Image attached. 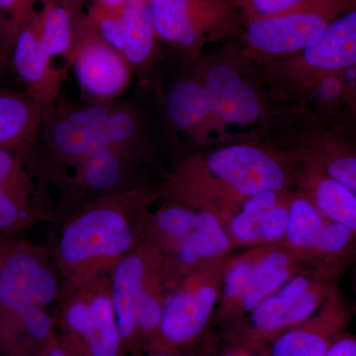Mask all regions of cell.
<instances>
[{
  "label": "cell",
  "mask_w": 356,
  "mask_h": 356,
  "mask_svg": "<svg viewBox=\"0 0 356 356\" xmlns=\"http://www.w3.org/2000/svg\"><path fill=\"white\" fill-rule=\"evenodd\" d=\"M63 290L53 250L17 238L0 268V312L24 307L47 309Z\"/></svg>",
  "instance_id": "obj_8"
},
{
  "label": "cell",
  "mask_w": 356,
  "mask_h": 356,
  "mask_svg": "<svg viewBox=\"0 0 356 356\" xmlns=\"http://www.w3.org/2000/svg\"><path fill=\"white\" fill-rule=\"evenodd\" d=\"M159 189L143 185L96 199L70 211L53 250L63 286H77L109 274L146 236Z\"/></svg>",
  "instance_id": "obj_1"
},
{
  "label": "cell",
  "mask_w": 356,
  "mask_h": 356,
  "mask_svg": "<svg viewBox=\"0 0 356 356\" xmlns=\"http://www.w3.org/2000/svg\"><path fill=\"white\" fill-rule=\"evenodd\" d=\"M159 43L196 57L210 42L238 29L232 0H149Z\"/></svg>",
  "instance_id": "obj_7"
},
{
  "label": "cell",
  "mask_w": 356,
  "mask_h": 356,
  "mask_svg": "<svg viewBox=\"0 0 356 356\" xmlns=\"http://www.w3.org/2000/svg\"><path fill=\"white\" fill-rule=\"evenodd\" d=\"M151 161L130 149L104 145L77 163L60 185L74 210L96 199L147 185L144 170Z\"/></svg>",
  "instance_id": "obj_9"
},
{
  "label": "cell",
  "mask_w": 356,
  "mask_h": 356,
  "mask_svg": "<svg viewBox=\"0 0 356 356\" xmlns=\"http://www.w3.org/2000/svg\"><path fill=\"white\" fill-rule=\"evenodd\" d=\"M327 221L303 192L290 193L289 222L281 245L302 266L309 267L312 254Z\"/></svg>",
  "instance_id": "obj_28"
},
{
  "label": "cell",
  "mask_w": 356,
  "mask_h": 356,
  "mask_svg": "<svg viewBox=\"0 0 356 356\" xmlns=\"http://www.w3.org/2000/svg\"><path fill=\"white\" fill-rule=\"evenodd\" d=\"M42 356H81L65 341H58L55 337L47 346Z\"/></svg>",
  "instance_id": "obj_36"
},
{
  "label": "cell",
  "mask_w": 356,
  "mask_h": 356,
  "mask_svg": "<svg viewBox=\"0 0 356 356\" xmlns=\"http://www.w3.org/2000/svg\"><path fill=\"white\" fill-rule=\"evenodd\" d=\"M286 193L287 191L255 194L243 200L222 220L234 248L261 245V229L264 217Z\"/></svg>",
  "instance_id": "obj_30"
},
{
  "label": "cell",
  "mask_w": 356,
  "mask_h": 356,
  "mask_svg": "<svg viewBox=\"0 0 356 356\" xmlns=\"http://www.w3.org/2000/svg\"><path fill=\"white\" fill-rule=\"evenodd\" d=\"M325 356H356V334L344 332L337 337Z\"/></svg>",
  "instance_id": "obj_35"
},
{
  "label": "cell",
  "mask_w": 356,
  "mask_h": 356,
  "mask_svg": "<svg viewBox=\"0 0 356 356\" xmlns=\"http://www.w3.org/2000/svg\"><path fill=\"white\" fill-rule=\"evenodd\" d=\"M90 0H41L40 34L51 58H62L72 67Z\"/></svg>",
  "instance_id": "obj_18"
},
{
  "label": "cell",
  "mask_w": 356,
  "mask_h": 356,
  "mask_svg": "<svg viewBox=\"0 0 356 356\" xmlns=\"http://www.w3.org/2000/svg\"><path fill=\"white\" fill-rule=\"evenodd\" d=\"M198 76L209 96L218 125H250L261 119L259 95L235 67L220 63L210 65Z\"/></svg>",
  "instance_id": "obj_17"
},
{
  "label": "cell",
  "mask_w": 356,
  "mask_h": 356,
  "mask_svg": "<svg viewBox=\"0 0 356 356\" xmlns=\"http://www.w3.org/2000/svg\"><path fill=\"white\" fill-rule=\"evenodd\" d=\"M116 102V100H115ZM58 102L44 112L28 166L42 188L60 184L72 168L105 145L114 102Z\"/></svg>",
  "instance_id": "obj_3"
},
{
  "label": "cell",
  "mask_w": 356,
  "mask_h": 356,
  "mask_svg": "<svg viewBox=\"0 0 356 356\" xmlns=\"http://www.w3.org/2000/svg\"><path fill=\"white\" fill-rule=\"evenodd\" d=\"M315 271V267H306L295 274L243 321L225 331L227 346H243L264 356L276 337L298 325L299 302L310 287Z\"/></svg>",
  "instance_id": "obj_10"
},
{
  "label": "cell",
  "mask_w": 356,
  "mask_h": 356,
  "mask_svg": "<svg viewBox=\"0 0 356 356\" xmlns=\"http://www.w3.org/2000/svg\"><path fill=\"white\" fill-rule=\"evenodd\" d=\"M72 67L86 102L118 100L134 81L125 58L100 38L86 17Z\"/></svg>",
  "instance_id": "obj_11"
},
{
  "label": "cell",
  "mask_w": 356,
  "mask_h": 356,
  "mask_svg": "<svg viewBox=\"0 0 356 356\" xmlns=\"http://www.w3.org/2000/svg\"><path fill=\"white\" fill-rule=\"evenodd\" d=\"M289 198L290 193L287 191L280 203L264 217L261 229V245H280L284 241L289 222Z\"/></svg>",
  "instance_id": "obj_32"
},
{
  "label": "cell",
  "mask_w": 356,
  "mask_h": 356,
  "mask_svg": "<svg viewBox=\"0 0 356 356\" xmlns=\"http://www.w3.org/2000/svg\"><path fill=\"white\" fill-rule=\"evenodd\" d=\"M218 356H259L248 348L238 346H227V348Z\"/></svg>",
  "instance_id": "obj_38"
},
{
  "label": "cell",
  "mask_w": 356,
  "mask_h": 356,
  "mask_svg": "<svg viewBox=\"0 0 356 356\" xmlns=\"http://www.w3.org/2000/svg\"><path fill=\"white\" fill-rule=\"evenodd\" d=\"M264 248L266 245L248 248L243 254L233 255L229 259L222 280L219 304L213 318L224 332L238 322L241 305L250 286L255 264Z\"/></svg>",
  "instance_id": "obj_29"
},
{
  "label": "cell",
  "mask_w": 356,
  "mask_h": 356,
  "mask_svg": "<svg viewBox=\"0 0 356 356\" xmlns=\"http://www.w3.org/2000/svg\"><path fill=\"white\" fill-rule=\"evenodd\" d=\"M356 0H305L277 15L243 18L248 48L266 56L295 55L316 40Z\"/></svg>",
  "instance_id": "obj_6"
},
{
  "label": "cell",
  "mask_w": 356,
  "mask_h": 356,
  "mask_svg": "<svg viewBox=\"0 0 356 356\" xmlns=\"http://www.w3.org/2000/svg\"><path fill=\"white\" fill-rule=\"evenodd\" d=\"M294 168L287 159L254 145L220 147L184 161L161 187V197L208 210L221 221L250 196L285 191Z\"/></svg>",
  "instance_id": "obj_2"
},
{
  "label": "cell",
  "mask_w": 356,
  "mask_h": 356,
  "mask_svg": "<svg viewBox=\"0 0 356 356\" xmlns=\"http://www.w3.org/2000/svg\"><path fill=\"white\" fill-rule=\"evenodd\" d=\"M58 318L69 343L81 356H121L123 341L115 315L109 275L63 286Z\"/></svg>",
  "instance_id": "obj_5"
},
{
  "label": "cell",
  "mask_w": 356,
  "mask_h": 356,
  "mask_svg": "<svg viewBox=\"0 0 356 356\" xmlns=\"http://www.w3.org/2000/svg\"><path fill=\"white\" fill-rule=\"evenodd\" d=\"M233 248L219 216L211 211L199 210L197 225L191 236L172 254L163 257L168 290L204 264L229 257Z\"/></svg>",
  "instance_id": "obj_16"
},
{
  "label": "cell",
  "mask_w": 356,
  "mask_h": 356,
  "mask_svg": "<svg viewBox=\"0 0 356 356\" xmlns=\"http://www.w3.org/2000/svg\"><path fill=\"white\" fill-rule=\"evenodd\" d=\"M8 60V54H7L6 48H4L3 44H2L1 41H0V72L3 70L4 65H6Z\"/></svg>",
  "instance_id": "obj_41"
},
{
  "label": "cell",
  "mask_w": 356,
  "mask_h": 356,
  "mask_svg": "<svg viewBox=\"0 0 356 356\" xmlns=\"http://www.w3.org/2000/svg\"><path fill=\"white\" fill-rule=\"evenodd\" d=\"M35 177L22 154L0 149V191Z\"/></svg>",
  "instance_id": "obj_33"
},
{
  "label": "cell",
  "mask_w": 356,
  "mask_h": 356,
  "mask_svg": "<svg viewBox=\"0 0 356 356\" xmlns=\"http://www.w3.org/2000/svg\"><path fill=\"white\" fill-rule=\"evenodd\" d=\"M351 315L337 286L312 317L276 337L264 356H325L337 337L348 332Z\"/></svg>",
  "instance_id": "obj_13"
},
{
  "label": "cell",
  "mask_w": 356,
  "mask_h": 356,
  "mask_svg": "<svg viewBox=\"0 0 356 356\" xmlns=\"http://www.w3.org/2000/svg\"><path fill=\"white\" fill-rule=\"evenodd\" d=\"M355 117H356V108H355Z\"/></svg>",
  "instance_id": "obj_43"
},
{
  "label": "cell",
  "mask_w": 356,
  "mask_h": 356,
  "mask_svg": "<svg viewBox=\"0 0 356 356\" xmlns=\"http://www.w3.org/2000/svg\"><path fill=\"white\" fill-rule=\"evenodd\" d=\"M44 112L24 90L0 89V149L18 152L28 161Z\"/></svg>",
  "instance_id": "obj_22"
},
{
  "label": "cell",
  "mask_w": 356,
  "mask_h": 356,
  "mask_svg": "<svg viewBox=\"0 0 356 356\" xmlns=\"http://www.w3.org/2000/svg\"><path fill=\"white\" fill-rule=\"evenodd\" d=\"M143 356H189L180 350H149Z\"/></svg>",
  "instance_id": "obj_40"
},
{
  "label": "cell",
  "mask_w": 356,
  "mask_h": 356,
  "mask_svg": "<svg viewBox=\"0 0 356 356\" xmlns=\"http://www.w3.org/2000/svg\"><path fill=\"white\" fill-rule=\"evenodd\" d=\"M163 102L166 118L173 129L197 142L218 126L209 96L199 76L177 79L166 91Z\"/></svg>",
  "instance_id": "obj_19"
},
{
  "label": "cell",
  "mask_w": 356,
  "mask_h": 356,
  "mask_svg": "<svg viewBox=\"0 0 356 356\" xmlns=\"http://www.w3.org/2000/svg\"><path fill=\"white\" fill-rule=\"evenodd\" d=\"M305 0H232L242 18L268 17L298 6Z\"/></svg>",
  "instance_id": "obj_34"
},
{
  "label": "cell",
  "mask_w": 356,
  "mask_h": 356,
  "mask_svg": "<svg viewBox=\"0 0 356 356\" xmlns=\"http://www.w3.org/2000/svg\"><path fill=\"white\" fill-rule=\"evenodd\" d=\"M124 44L121 55L140 81L156 65L159 38L149 0H129L122 6Z\"/></svg>",
  "instance_id": "obj_23"
},
{
  "label": "cell",
  "mask_w": 356,
  "mask_h": 356,
  "mask_svg": "<svg viewBox=\"0 0 356 356\" xmlns=\"http://www.w3.org/2000/svg\"><path fill=\"white\" fill-rule=\"evenodd\" d=\"M163 254L152 243L143 241L110 271L109 285L115 315L126 348L139 346L137 314L149 274Z\"/></svg>",
  "instance_id": "obj_14"
},
{
  "label": "cell",
  "mask_w": 356,
  "mask_h": 356,
  "mask_svg": "<svg viewBox=\"0 0 356 356\" xmlns=\"http://www.w3.org/2000/svg\"><path fill=\"white\" fill-rule=\"evenodd\" d=\"M356 69V7L337 17L315 42L281 67L282 76L306 86L318 77Z\"/></svg>",
  "instance_id": "obj_12"
},
{
  "label": "cell",
  "mask_w": 356,
  "mask_h": 356,
  "mask_svg": "<svg viewBox=\"0 0 356 356\" xmlns=\"http://www.w3.org/2000/svg\"><path fill=\"white\" fill-rule=\"evenodd\" d=\"M149 213L145 241L158 248L163 257L172 254L191 236L197 225L199 210L170 197Z\"/></svg>",
  "instance_id": "obj_27"
},
{
  "label": "cell",
  "mask_w": 356,
  "mask_h": 356,
  "mask_svg": "<svg viewBox=\"0 0 356 356\" xmlns=\"http://www.w3.org/2000/svg\"><path fill=\"white\" fill-rule=\"evenodd\" d=\"M43 188L35 177L0 191V234L17 235L37 222L50 221Z\"/></svg>",
  "instance_id": "obj_25"
},
{
  "label": "cell",
  "mask_w": 356,
  "mask_h": 356,
  "mask_svg": "<svg viewBox=\"0 0 356 356\" xmlns=\"http://www.w3.org/2000/svg\"><path fill=\"white\" fill-rule=\"evenodd\" d=\"M9 60L24 86L23 90L38 103L43 112L58 102L69 69L54 67V60L42 42L38 11L16 37Z\"/></svg>",
  "instance_id": "obj_15"
},
{
  "label": "cell",
  "mask_w": 356,
  "mask_h": 356,
  "mask_svg": "<svg viewBox=\"0 0 356 356\" xmlns=\"http://www.w3.org/2000/svg\"><path fill=\"white\" fill-rule=\"evenodd\" d=\"M353 306H351V313L355 315L356 318V264L355 266V271H353Z\"/></svg>",
  "instance_id": "obj_42"
},
{
  "label": "cell",
  "mask_w": 356,
  "mask_h": 356,
  "mask_svg": "<svg viewBox=\"0 0 356 356\" xmlns=\"http://www.w3.org/2000/svg\"><path fill=\"white\" fill-rule=\"evenodd\" d=\"M17 235H6V234H0V268L6 259L7 252L11 247L14 241L17 238Z\"/></svg>",
  "instance_id": "obj_37"
},
{
  "label": "cell",
  "mask_w": 356,
  "mask_h": 356,
  "mask_svg": "<svg viewBox=\"0 0 356 356\" xmlns=\"http://www.w3.org/2000/svg\"><path fill=\"white\" fill-rule=\"evenodd\" d=\"M55 322L47 309L24 307L0 312V356H42Z\"/></svg>",
  "instance_id": "obj_20"
},
{
  "label": "cell",
  "mask_w": 356,
  "mask_h": 356,
  "mask_svg": "<svg viewBox=\"0 0 356 356\" xmlns=\"http://www.w3.org/2000/svg\"><path fill=\"white\" fill-rule=\"evenodd\" d=\"M233 255L204 264L168 292L152 350H180L207 329L216 313L225 271Z\"/></svg>",
  "instance_id": "obj_4"
},
{
  "label": "cell",
  "mask_w": 356,
  "mask_h": 356,
  "mask_svg": "<svg viewBox=\"0 0 356 356\" xmlns=\"http://www.w3.org/2000/svg\"><path fill=\"white\" fill-rule=\"evenodd\" d=\"M41 0H0V41L10 57L14 41L38 11Z\"/></svg>",
  "instance_id": "obj_31"
},
{
  "label": "cell",
  "mask_w": 356,
  "mask_h": 356,
  "mask_svg": "<svg viewBox=\"0 0 356 356\" xmlns=\"http://www.w3.org/2000/svg\"><path fill=\"white\" fill-rule=\"evenodd\" d=\"M128 1L129 0H90V4L103 9H118Z\"/></svg>",
  "instance_id": "obj_39"
},
{
  "label": "cell",
  "mask_w": 356,
  "mask_h": 356,
  "mask_svg": "<svg viewBox=\"0 0 356 356\" xmlns=\"http://www.w3.org/2000/svg\"><path fill=\"white\" fill-rule=\"evenodd\" d=\"M356 195V140L337 132H321L299 156Z\"/></svg>",
  "instance_id": "obj_26"
},
{
  "label": "cell",
  "mask_w": 356,
  "mask_h": 356,
  "mask_svg": "<svg viewBox=\"0 0 356 356\" xmlns=\"http://www.w3.org/2000/svg\"><path fill=\"white\" fill-rule=\"evenodd\" d=\"M301 168H295L293 184L311 199L321 214L356 233V195L325 175L313 163L298 158Z\"/></svg>",
  "instance_id": "obj_21"
},
{
  "label": "cell",
  "mask_w": 356,
  "mask_h": 356,
  "mask_svg": "<svg viewBox=\"0 0 356 356\" xmlns=\"http://www.w3.org/2000/svg\"><path fill=\"white\" fill-rule=\"evenodd\" d=\"M305 268L306 266L297 261L281 243L266 245L255 264L250 286L241 305L238 323L291 280L295 274Z\"/></svg>",
  "instance_id": "obj_24"
}]
</instances>
